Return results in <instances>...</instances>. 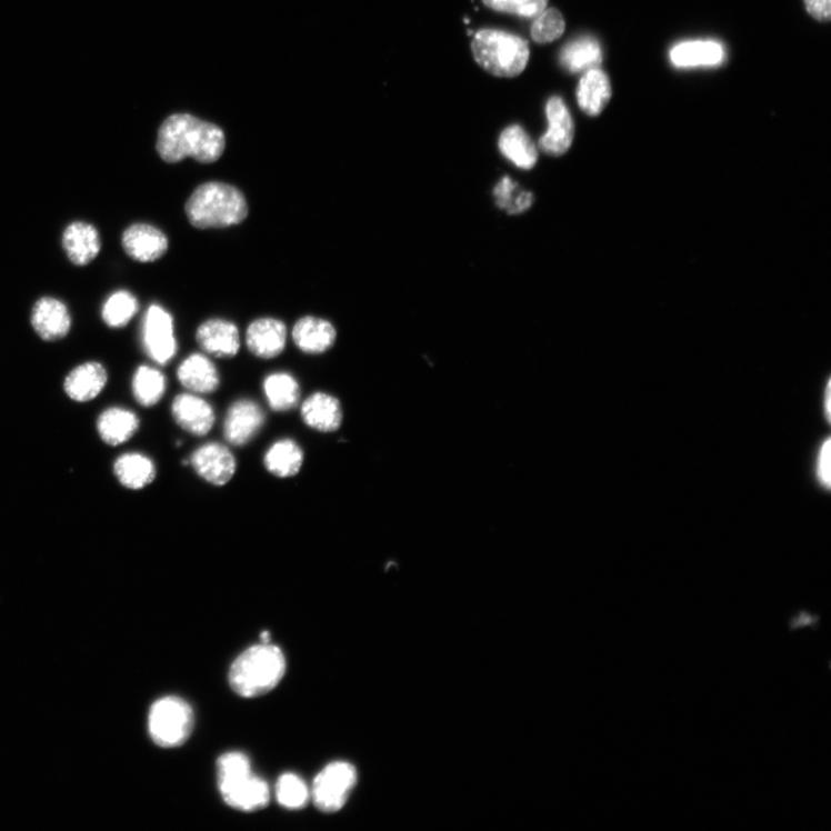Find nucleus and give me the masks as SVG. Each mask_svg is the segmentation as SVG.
I'll return each mask as SVG.
<instances>
[{
    "label": "nucleus",
    "instance_id": "obj_37",
    "mask_svg": "<svg viewBox=\"0 0 831 831\" xmlns=\"http://www.w3.org/2000/svg\"><path fill=\"white\" fill-rule=\"evenodd\" d=\"M809 14L820 22L831 19V0H804Z\"/></svg>",
    "mask_w": 831,
    "mask_h": 831
},
{
    "label": "nucleus",
    "instance_id": "obj_38",
    "mask_svg": "<svg viewBox=\"0 0 831 831\" xmlns=\"http://www.w3.org/2000/svg\"><path fill=\"white\" fill-rule=\"evenodd\" d=\"M825 403H824V418L828 422H830V381L827 383V389L824 393Z\"/></svg>",
    "mask_w": 831,
    "mask_h": 831
},
{
    "label": "nucleus",
    "instance_id": "obj_7",
    "mask_svg": "<svg viewBox=\"0 0 831 831\" xmlns=\"http://www.w3.org/2000/svg\"><path fill=\"white\" fill-rule=\"evenodd\" d=\"M356 784L358 770L351 763L337 761L326 765L313 782L314 805L322 813L341 811Z\"/></svg>",
    "mask_w": 831,
    "mask_h": 831
},
{
    "label": "nucleus",
    "instance_id": "obj_9",
    "mask_svg": "<svg viewBox=\"0 0 831 831\" xmlns=\"http://www.w3.org/2000/svg\"><path fill=\"white\" fill-rule=\"evenodd\" d=\"M547 117L549 128L540 139V150L550 157L567 154L574 139V123L568 106L558 97L551 98Z\"/></svg>",
    "mask_w": 831,
    "mask_h": 831
},
{
    "label": "nucleus",
    "instance_id": "obj_30",
    "mask_svg": "<svg viewBox=\"0 0 831 831\" xmlns=\"http://www.w3.org/2000/svg\"><path fill=\"white\" fill-rule=\"evenodd\" d=\"M136 400L143 407L158 404L167 390L166 377L162 372L150 367H140L132 381Z\"/></svg>",
    "mask_w": 831,
    "mask_h": 831
},
{
    "label": "nucleus",
    "instance_id": "obj_26",
    "mask_svg": "<svg viewBox=\"0 0 831 831\" xmlns=\"http://www.w3.org/2000/svg\"><path fill=\"white\" fill-rule=\"evenodd\" d=\"M304 454L300 444L291 439H282L272 444L263 458L267 471L279 479L296 477L302 469Z\"/></svg>",
    "mask_w": 831,
    "mask_h": 831
},
{
    "label": "nucleus",
    "instance_id": "obj_16",
    "mask_svg": "<svg viewBox=\"0 0 831 831\" xmlns=\"http://www.w3.org/2000/svg\"><path fill=\"white\" fill-rule=\"evenodd\" d=\"M286 324L277 319L262 318L253 321L247 332V344L250 351L262 360L278 358L286 348Z\"/></svg>",
    "mask_w": 831,
    "mask_h": 831
},
{
    "label": "nucleus",
    "instance_id": "obj_35",
    "mask_svg": "<svg viewBox=\"0 0 831 831\" xmlns=\"http://www.w3.org/2000/svg\"><path fill=\"white\" fill-rule=\"evenodd\" d=\"M489 9L522 18L535 19L548 7L549 0H482Z\"/></svg>",
    "mask_w": 831,
    "mask_h": 831
},
{
    "label": "nucleus",
    "instance_id": "obj_29",
    "mask_svg": "<svg viewBox=\"0 0 831 831\" xmlns=\"http://www.w3.org/2000/svg\"><path fill=\"white\" fill-rule=\"evenodd\" d=\"M263 392L270 407L278 412H286L299 406L301 389L299 382L289 373H274L263 381Z\"/></svg>",
    "mask_w": 831,
    "mask_h": 831
},
{
    "label": "nucleus",
    "instance_id": "obj_33",
    "mask_svg": "<svg viewBox=\"0 0 831 831\" xmlns=\"http://www.w3.org/2000/svg\"><path fill=\"white\" fill-rule=\"evenodd\" d=\"M310 790L307 783L296 774L282 775L277 784V798L279 804L291 811L304 809L310 799Z\"/></svg>",
    "mask_w": 831,
    "mask_h": 831
},
{
    "label": "nucleus",
    "instance_id": "obj_11",
    "mask_svg": "<svg viewBox=\"0 0 831 831\" xmlns=\"http://www.w3.org/2000/svg\"><path fill=\"white\" fill-rule=\"evenodd\" d=\"M266 416L261 407L251 400L234 402L227 412L224 437L233 447H244L261 431Z\"/></svg>",
    "mask_w": 831,
    "mask_h": 831
},
{
    "label": "nucleus",
    "instance_id": "obj_20",
    "mask_svg": "<svg viewBox=\"0 0 831 831\" xmlns=\"http://www.w3.org/2000/svg\"><path fill=\"white\" fill-rule=\"evenodd\" d=\"M178 380L187 390L198 394H211L219 389L220 376L214 363L201 353H193L177 371Z\"/></svg>",
    "mask_w": 831,
    "mask_h": 831
},
{
    "label": "nucleus",
    "instance_id": "obj_6",
    "mask_svg": "<svg viewBox=\"0 0 831 831\" xmlns=\"http://www.w3.org/2000/svg\"><path fill=\"white\" fill-rule=\"evenodd\" d=\"M150 734L157 745L174 749L184 745L194 728L191 705L178 697H166L157 701L148 720Z\"/></svg>",
    "mask_w": 831,
    "mask_h": 831
},
{
    "label": "nucleus",
    "instance_id": "obj_17",
    "mask_svg": "<svg viewBox=\"0 0 831 831\" xmlns=\"http://www.w3.org/2000/svg\"><path fill=\"white\" fill-rule=\"evenodd\" d=\"M63 247L70 261L77 266L91 263L101 251L98 229L87 222H73L63 233Z\"/></svg>",
    "mask_w": 831,
    "mask_h": 831
},
{
    "label": "nucleus",
    "instance_id": "obj_14",
    "mask_svg": "<svg viewBox=\"0 0 831 831\" xmlns=\"http://www.w3.org/2000/svg\"><path fill=\"white\" fill-rule=\"evenodd\" d=\"M197 342L207 353L217 359L234 358L240 351L239 329L232 322L222 319L207 320L197 331Z\"/></svg>",
    "mask_w": 831,
    "mask_h": 831
},
{
    "label": "nucleus",
    "instance_id": "obj_28",
    "mask_svg": "<svg viewBox=\"0 0 831 831\" xmlns=\"http://www.w3.org/2000/svg\"><path fill=\"white\" fill-rule=\"evenodd\" d=\"M113 471L120 483L130 490H141L157 478L154 462L142 454H124L114 462Z\"/></svg>",
    "mask_w": 831,
    "mask_h": 831
},
{
    "label": "nucleus",
    "instance_id": "obj_31",
    "mask_svg": "<svg viewBox=\"0 0 831 831\" xmlns=\"http://www.w3.org/2000/svg\"><path fill=\"white\" fill-rule=\"evenodd\" d=\"M495 203L501 210L509 214H522L532 206L533 194L520 189L511 177H503L493 190Z\"/></svg>",
    "mask_w": 831,
    "mask_h": 831
},
{
    "label": "nucleus",
    "instance_id": "obj_8",
    "mask_svg": "<svg viewBox=\"0 0 831 831\" xmlns=\"http://www.w3.org/2000/svg\"><path fill=\"white\" fill-rule=\"evenodd\" d=\"M142 339L150 358L161 366L169 363L177 352L172 317L159 306L147 311Z\"/></svg>",
    "mask_w": 831,
    "mask_h": 831
},
{
    "label": "nucleus",
    "instance_id": "obj_36",
    "mask_svg": "<svg viewBox=\"0 0 831 831\" xmlns=\"http://www.w3.org/2000/svg\"><path fill=\"white\" fill-rule=\"evenodd\" d=\"M830 449H831V441H830V438H827L821 443L818 459H817V468H815L818 481L821 484V487H823L827 490L830 489V483H831Z\"/></svg>",
    "mask_w": 831,
    "mask_h": 831
},
{
    "label": "nucleus",
    "instance_id": "obj_32",
    "mask_svg": "<svg viewBox=\"0 0 831 831\" xmlns=\"http://www.w3.org/2000/svg\"><path fill=\"white\" fill-rule=\"evenodd\" d=\"M138 311L136 297L126 290L111 294L102 311L104 322L112 329H121L127 326Z\"/></svg>",
    "mask_w": 831,
    "mask_h": 831
},
{
    "label": "nucleus",
    "instance_id": "obj_12",
    "mask_svg": "<svg viewBox=\"0 0 831 831\" xmlns=\"http://www.w3.org/2000/svg\"><path fill=\"white\" fill-rule=\"evenodd\" d=\"M122 246L133 260L153 262L167 253L169 242L167 236L157 227L137 223L124 231Z\"/></svg>",
    "mask_w": 831,
    "mask_h": 831
},
{
    "label": "nucleus",
    "instance_id": "obj_21",
    "mask_svg": "<svg viewBox=\"0 0 831 831\" xmlns=\"http://www.w3.org/2000/svg\"><path fill=\"white\" fill-rule=\"evenodd\" d=\"M108 374L104 367L87 362L70 372L66 379V392L77 402L94 400L106 388Z\"/></svg>",
    "mask_w": 831,
    "mask_h": 831
},
{
    "label": "nucleus",
    "instance_id": "obj_13",
    "mask_svg": "<svg viewBox=\"0 0 831 831\" xmlns=\"http://www.w3.org/2000/svg\"><path fill=\"white\" fill-rule=\"evenodd\" d=\"M171 412L174 422L193 435H206L216 424L213 407L194 394L176 397Z\"/></svg>",
    "mask_w": 831,
    "mask_h": 831
},
{
    "label": "nucleus",
    "instance_id": "obj_5",
    "mask_svg": "<svg viewBox=\"0 0 831 831\" xmlns=\"http://www.w3.org/2000/svg\"><path fill=\"white\" fill-rule=\"evenodd\" d=\"M471 50L474 61L499 78L520 76L529 62V43L522 38L497 29H482L474 36Z\"/></svg>",
    "mask_w": 831,
    "mask_h": 831
},
{
    "label": "nucleus",
    "instance_id": "obj_4",
    "mask_svg": "<svg viewBox=\"0 0 831 831\" xmlns=\"http://www.w3.org/2000/svg\"><path fill=\"white\" fill-rule=\"evenodd\" d=\"M218 787L226 804L242 812H257L270 803L269 784L253 774L250 759L241 752L221 755L217 763Z\"/></svg>",
    "mask_w": 831,
    "mask_h": 831
},
{
    "label": "nucleus",
    "instance_id": "obj_39",
    "mask_svg": "<svg viewBox=\"0 0 831 831\" xmlns=\"http://www.w3.org/2000/svg\"><path fill=\"white\" fill-rule=\"evenodd\" d=\"M261 641H262V643H270V641H271V634H270V632H263L261 634Z\"/></svg>",
    "mask_w": 831,
    "mask_h": 831
},
{
    "label": "nucleus",
    "instance_id": "obj_27",
    "mask_svg": "<svg viewBox=\"0 0 831 831\" xmlns=\"http://www.w3.org/2000/svg\"><path fill=\"white\" fill-rule=\"evenodd\" d=\"M139 424L134 412L122 408H110L100 416L98 430L106 443L110 447H118L137 433Z\"/></svg>",
    "mask_w": 831,
    "mask_h": 831
},
{
    "label": "nucleus",
    "instance_id": "obj_3",
    "mask_svg": "<svg viewBox=\"0 0 831 831\" xmlns=\"http://www.w3.org/2000/svg\"><path fill=\"white\" fill-rule=\"evenodd\" d=\"M190 223L198 229H221L242 223L249 214L244 194L232 186H200L186 206Z\"/></svg>",
    "mask_w": 831,
    "mask_h": 831
},
{
    "label": "nucleus",
    "instance_id": "obj_10",
    "mask_svg": "<svg viewBox=\"0 0 831 831\" xmlns=\"http://www.w3.org/2000/svg\"><path fill=\"white\" fill-rule=\"evenodd\" d=\"M190 463L203 481L216 487L228 484L237 469L233 454L219 442L203 444L192 454Z\"/></svg>",
    "mask_w": 831,
    "mask_h": 831
},
{
    "label": "nucleus",
    "instance_id": "obj_25",
    "mask_svg": "<svg viewBox=\"0 0 831 831\" xmlns=\"http://www.w3.org/2000/svg\"><path fill=\"white\" fill-rule=\"evenodd\" d=\"M500 153L515 167L529 170L537 166L539 152L535 142L519 126H512L500 134Z\"/></svg>",
    "mask_w": 831,
    "mask_h": 831
},
{
    "label": "nucleus",
    "instance_id": "obj_19",
    "mask_svg": "<svg viewBox=\"0 0 831 831\" xmlns=\"http://www.w3.org/2000/svg\"><path fill=\"white\" fill-rule=\"evenodd\" d=\"M292 339L303 352L319 354L334 346L337 330L328 320L304 317L294 323Z\"/></svg>",
    "mask_w": 831,
    "mask_h": 831
},
{
    "label": "nucleus",
    "instance_id": "obj_18",
    "mask_svg": "<svg viewBox=\"0 0 831 831\" xmlns=\"http://www.w3.org/2000/svg\"><path fill=\"white\" fill-rule=\"evenodd\" d=\"M301 413L309 428L322 433L338 431L343 421L340 401L326 393H316L309 397L302 406Z\"/></svg>",
    "mask_w": 831,
    "mask_h": 831
},
{
    "label": "nucleus",
    "instance_id": "obj_34",
    "mask_svg": "<svg viewBox=\"0 0 831 831\" xmlns=\"http://www.w3.org/2000/svg\"><path fill=\"white\" fill-rule=\"evenodd\" d=\"M567 22L557 9L544 10L531 27V38L540 44L558 40L565 32Z\"/></svg>",
    "mask_w": 831,
    "mask_h": 831
},
{
    "label": "nucleus",
    "instance_id": "obj_1",
    "mask_svg": "<svg viewBox=\"0 0 831 831\" xmlns=\"http://www.w3.org/2000/svg\"><path fill=\"white\" fill-rule=\"evenodd\" d=\"M158 152L163 161L178 163L192 158L200 163L217 162L223 154V131L187 113L173 114L162 124Z\"/></svg>",
    "mask_w": 831,
    "mask_h": 831
},
{
    "label": "nucleus",
    "instance_id": "obj_24",
    "mask_svg": "<svg viewBox=\"0 0 831 831\" xmlns=\"http://www.w3.org/2000/svg\"><path fill=\"white\" fill-rule=\"evenodd\" d=\"M600 42L592 37H581L568 43L560 52V64L570 73L587 72L602 64Z\"/></svg>",
    "mask_w": 831,
    "mask_h": 831
},
{
    "label": "nucleus",
    "instance_id": "obj_22",
    "mask_svg": "<svg viewBox=\"0 0 831 831\" xmlns=\"http://www.w3.org/2000/svg\"><path fill=\"white\" fill-rule=\"evenodd\" d=\"M612 97L609 77L602 70L592 69L584 72L580 80L577 98L580 109L590 117L602 113Z\"/></svg>",
    "mask_w": 831,
    "mask_h": 831
},
{
    "label": "nucleus",
    "instance_id": "obj_23",
    "mask_svg": "<svg viewBox=\"0 0 831 831\" xmlns=\"http://www.w3.org/2000/svg\"><path fill=\"white\" fill-rule=\"evenodd\" d=\"M670 58L677 68L715 67L723 62L724 49L715 41L682 42L672 48Z\"/></svg>",
    "mask_w": 831,
    "mask_h": 831
},
{
    "label": "nucleus",
    "instance_id": "obj_2",
    "mask_svg": "<svg viewBox=\"0 0 831 831\" xmlns=\"http://www.w3.org/2000/svg\"><path fill=\"white\" fill-rule=\"evenodd\" d=\"M283 651L271 643L247 649L229 671V684L236 694L253 699L272 692L286 674Z\"/></svg>",
    "mask_w": 831,
    "mask_h": 831
},
{
    "label": "nucleus",
    "instance_id": "obj_15",
    "mask_svg": "<svg viewBox=\"0 0 831 831\" xmlns=\"http://www.w3.org/2000/svg\"><path fill=\"white\" fill-rule=\"evenodd\" d=\"M31 320L37 334L49 342L64 339L72 323L68 307L53 297H43L37 302Z\"/></svg>",
    "mask_w": 831,
    "mask_h": 831
}]
</instances>
